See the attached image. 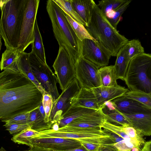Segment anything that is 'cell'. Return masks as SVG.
Instances as JSON below:
<instances>
[{
	"instance_id": "obj_1",
	"label": "cell",
	"mask_w": 151,
	"mask_h": 151,
	"mask_svg": "<svg viewBox=\"0 0 151 151\" xmlns=\"http://www.w3.org/2000/svg\"><path fill=\"white\" fill-rule=\"evenodd\" d=\"M43 93L19 69H6L0 73V119L5 122L39 107Z\"/></svg>"
},
{
	"instance_id": "obj_2",
	"label": "cell",
	"mask_w": 151,
	"mask_h": 151,
	"mask_svg": "<svg viewBox=\"0 0 151 151\" xmlns=\"http://www.w3.org/2000/svg\"><path fill=\"white\" fill-rule=\"evenodd\" d=\"M27 0H1L0 34L6 49L18 47L22 23Z\"/></svg>"
},
{
	"instance_id": "obj_33",
	"label": "cell",
	"mask_w": 151,
	"mask_h": 151,
	"mask_svg": "<svg viewBox=\"0 0 151 151\" xmlns=\"http://www.w3.org/2000/svg\"><path fill=\"white\" fill-rule=\"evenodd\" d=\"M126 94L128 97L137 101L151 109V93L128 91Z\"/></svg>"
},
{
	"instance_id": "obj_12",
	"label": "cell",
	"mask_w": 151,
	"mask_h": 151,
	"mask_svg": "<svg viewBox=\"0 0 151 151\" xmlns=\"http://www.w3.org/2000/svg\"><path fill=\"white\" fill-rule=\"evenodd\" d=\"M80 89L78 83L75 78L53 103L50 117V121L52 125L57 123L62 116L71 107L73 99Z\"/></svg>"
},
{
	"instance_id": "obj_18",
	"label": "cell",
	"mask_w": 151,
	"mask_h": 151,
	"mask_svg": "<svg viewBox=\"0 0 151 151\" xmlns=\"http://www.w3.org/2000/svg\"><path fill=\"white\" fill-rule=\"evenodd\" d=\"M116 57L114 65L116 73L118 79L124 81L131 60L128 55L127 44L120 49Z\"/></svg>"
},
{
	"instance_id": "obj_5",
	"label": "cell",
	"mask_w": 151,
	"mask_h": 151,
	"mask_svg": "<svg viewBox=\"0 0 151 151\" xmlns=\"http://www.w3.org/2000/svg\"><path fill=\"white\" fill-rule=\"evenodd\" d=\"M130 91L151 93V54L144 53L130 61L126 78Z\"/></svg>"
},
{
	"instance_id": "obj_43",
	"label": "cell",
	"mask_w": 151,
	"mask_h": 151,
	"mask_svg": "<svg viewBox=\"0 0 151 151\" xmlns=\"http://www.w3.org/2000/svg\"><path fill=\"white\" fill-rule=\"evenodd\" d=\"M19 151H55L39 147L36 145H33L30 149L27 150Z\"/></svg>"
},
{
	"instance_id": "obj_20",
	"label": "cell",
	"mask_w": 151,
	"mask_h": 151,
	"mask_svg": "<svg viewBox=\"0 0 151 151\" xmlns=\"http://www.w3.org/2000/svg\"><path fill=\"white\" fill-rule=\"evenodd\" d=\"M94 1L93 0H71L74 10L86 23L87 26L91 17Z\"/></svg>"
},
{
	"instance_id": "obj_36",
	"label": "cell",
	"mask_w": 151,
	"mask_h": 151,
	"mask_svg": "<svg viewBox=\"0 0 151 151\" xmlns=\"http://www.w3.org/2000/svg\"><path fill=\"white\" fill-rule=\"evenodd\" d=\"M42 103L45 114L46 122L52 124L50 121V117L53 103L52 96L45 93L43 95Z\"/></svg>"
},
{
	"instance_id": "obj_13",
	"label": "cell",
	"mask_w": 151,
	"mask_h": 151,
	"mask_svg": "<svg viewBox=\"0 0 151 151\" xmlns=\"http://www.w3.org/2000/svg\"><path fill=\"white\" fill-rule=\"evenodd\" d=\"M33 145L55 151H66L77 148L82 145L76 139L45 136L41 134L32 138Z\"/></svg>"
},
{
	"instance_id": "obj_22",
	"label": "cell",
	"mask_w": 151,
	"mask_h": 151,
	"mask_svg": "<svg viewBox=\"0 0 151 151\" xmlns=\"http://www.w3.org/2000/svg\"><path fill=\"white\" fill-rule=\"evenodd\" d=\"M17 65L19 69L27 76L35 84L43 94L45 93L32 73L29 60V53L24 52L21 53L17 60Z\"/></svg>"
},
{
	"instance_id": "obj_21",
	"label": "cell",
	"mask_w": 151,
	"mask_h": 151,
	"mask_svg": "<svg viewBox=\"0 0 151 151\" xmlns=\"http://www.w3.org/2000/svg\"><path fill=\"white\" fill-rule=\"evenodd\" d=\"M21 53L18 49H6L2 55L0 63L1 70L8 69H18L17 60Z\"/></svg>"
},
{
	"instance_id": "obj_44",
	"label": "cell",
	"mask_w": 151,
	"mask_h": 151,
	"mask_svg": "<svg viewBox=\"0 0 151 151\" xmlns=\"http://www.w3.org/2000/svg\"><path fill=\"white\" fill-rule=\"evenodd\" d=\"M141 151H151V140L146 142Z\"/></svg>"
},
{
	"instance_id": "obj_25",
	"label": "cell",
	"mask_w": 151,
	"mask_h": 151,
	"mask_svg": "<svg viewBox=\"0 0 151 151\" xmlns=\"http://www.w3.org/2000/svg\"><path fill=\"white\" fill-rule=\"evenodd\" d=\"M64 13L71 28L76 37L80 41H82L85 39H89L96 42L97 41L91 36L84 25L75 20L68 15Z\"/></svg>"
},
{
	"instance_id": "obj_8",
	"label": "cell",
	"mask_w": 151,
	"mask_h": 151,
	"mask_svg": "<svg viewBox=\"0 0 151 151\" xmlns=\"http://www.w3.org/2000/svg\"><path fill=\"white\" fill-rule=\"evenodd\" d=\"M76 78L81 88L93 89L102 86L99 68L81 55L74 64Z\"/></svg>"
},
{
	"instance_id": "obj_40",
	"label": "cell",
	"mask_w": 151,
	"mask_h": 151,
	"mask_svg": "<svg viewBox=\"0 0 151 151\" xmlns=\"http://www.w3.org/2000/svg\"><path fill=\"white\" fill-rule=\"evenodd\" d=\"M81 144L85 147L88 151H99L101 144L81 142Z\"/></svg>"
},
{
	"instance_id": "obj_9",
	"label": "cell",
	"mask_w": 151,
	"mask_h": 151,
	"mask_svg": "<svg viewBox=\"0 0 151 151\" xmlns=\"http://www.w3.org/2000/svg\"><path fill=\"white\" fill-rule=\"evenodd\" d=\"M39 0H27L22 23L18 47L21 52L34 41V28Z\"/></svg>"
},
{
	"instance_id": "obj_10",
	"label": "cell",
	"mask_w": 151,
	"mask_h": 151,
	"mask_svg": "<svg viewBox=\"0 0 151 151\" xmlns=\"http://www.w3.org/2000/svg\"><path fill=\"white\" fill-rule=\"evenodd\" d=\"M52 67L60 88L63 91L76 78L74 64L63 47L59 46L58 55Z\"/></svg>"
},
{
	"instance_id": "obj_41",
	"label": "cell",
	"mask_w": 151,
	"mask_h": 151,
	"mask_svg": "<svg viewBox=\"0 0 151 151\" xmlns=\"http://www.w3.org/2000/svg\"><path fill=\"white\" fill-rule=\"evenodd\" d=\"M104 131L110 136V138L114 143H117L124 139L116 134L107 130L103 129Z\"/></svg>"
},
{
	"instance_id": "obj_42",
	"label": "cell",
	"mask_w": 151,
	"mask_h": 151,
	"mask_svg": "<svg viewBox=\"0 0 151 151\" xmlns=\"http://www.w3.org/2000/svg\"><path fill=\"white\" fill-rule=\"evenodd\" d=\"M114 144V143L101 144L99 151H119Z\"/></svg>"
},
{
	"instance_id": "obj_37",
	"label": "cell",
	"mask_w": 151,
	"mask_h": 151,
	"mask_svg": "<svg viewBox=\"0 0 151 151\" xmlns=\"http://www.w3.org/2000/svg\"><path fill=\"white\" fill-rule=\"evenodd\" d=\"M6 130L8 131L13 136L21 132L26 129L31 128L28 123L24 124H4V125Z\"/></svg>"
},
{
	"instance_id": "obj_27",
	"label": "cell",
	"mask_w": 151,
	"mask_h": 151,
	"mask_svg": "<svg viewBox=\"0 0 151 151\" xmlns=\"http://www.w3.org/2000/svg\"><path fill=\"white\" fill-rule=\"evenodd\" d=\"M41 133L29 128L24 129L18 134L14 135L12 140L14 142L27 145L30 147L33 146L32 139Z\"/></svg>"
},
{
	"instance_id": "obj_4",
	"label": "cell",
	"mask_w": 151,
	"mask_h": 151,
	"mask_svg": "<svg viewBox=\"0 0 151 151\" xmlns=\"http://www.w3.org/2000/svg\"><path fill=\"white\" fill-rule=\"evenodd\" d=\"M46 9L59 46L65 48L74 64L78 56L79 39L71 28L63 12L53 0L47 1Z\"/></svg>"
},
{
	"instance_id": "obj_28",
	"label": "cell",
	"mask_w": 151,
	"mask_h": 151,
	"mask_svg": "<svg viewBox=\"0 0 151 151\" xmlns=\"http://www.w3.org/2000/svg\"><path fill=\"white\" fill-rule=\"evenodd\" d=\"M101 108L104 113L106 116L108 121L119 124L123 127L132 126L131 123L125 115L116 109L109 110Z\"/></svg>"
},
{
	"instance_id": "obj_11",
	"label": "cell",
	"mask_w": 151,
	"mask_h": 151,
	"mask_svg": "<svg viewBox=\"0 0 151 151\" xmlns=\"http://www.w3.org/2000/svg\"><path fill=\"white\" fill-rule=\"evenodd\" d=\"M78 55L99 68L108 65L111 56L109 52L98 41L85 39L78 45Z\"/></svg>"
},
{
	"instance_id": "obj_46",
	"label": "cell",
	"mask_w": 151,
	"mask_h": 151,
	"mask_svg": "<svg viewBox=\"0 0 151 151\" xmlns=\"http://www.w3.org/2000/svg\"><path fill=\"white\" fill-rule=\"evenodd\" d=\"M142 149L137 146H135L131 150V151H141Z\"/></svg>"
},
{
	"instance_id": "obj_34",
	"label": "cell",
	"mask_w": 151,
	"mask_h": 151,
	"mask_svg": "<svg viewBox=\"0 0 151 151\" xmlns=\"http://www.w3.org/2000/svg\"><path fill=\"white\" fill-rule=\"evenodd\" d=\"M102 128L107 129L119 135L124 139L130 141L133 143L131 139L124 131L123 126H118L107 121H106L102 125Z\"/></svg>"
},
{
	"instance_id": "obj_29",
	"label": "cell",
	"mask_w": 151,
	"mask_h": 151,
	"mask_svg": "<svg viewBox=\"0 0 151 151\" xmlns=\"http://www.w3.org/2000/svg\"><path fill=\"white\" fill-rule=\"evenodd\" d=\"M63 12L73 19L87 26L86 23L80 17L74 10L72 5L71 0H53Z\"/></svg>"
},
{
	"instance_id": "obj_24",
	"label": "cell",
	"mask_w": 151,
	"mask_h": 151,
	"mask_svg": "<svg viewBox=\"0 0 151 151\" xmlns=\"http://www.w3.org/2000/svg\"><path fill=\"white\" fill-rule=\"evenodd\" d=\"M99 72L102 86L114 87L117 86L118 79L114 65L106 66L100 68Z\"/></svg>"
},
{
	"instance_id": "obj_26",
	"label": "cell",
	"mask_w": 151,
	"mask_h": 151,
	"mask_svg": "<svg viewBox=\"0 0 151 151\" xmlns=\"http://www.w3.org/2000/svg\"><path fill=\"white\" fill-rule=\"evenodd\" d=\"M34 41L32 44V50L39 59L46 62L42 38L38 28L37 19L34 25Z\"/></svg>"
},
{
	"instance_id": "obj_16",
	"label": "cell",
	"mask_w": 151,
	"mask_h": 151,
	"mask_svg": "<svg viewBox=\"0 0 151 151\" xmlns=\"http://www.w3.org/2000/svg\"><path fill=\"white\" fill-rule=\"evenodd\" d=\"M98 110L101 109L93 89L81 88L73 100L72 106Z\"/></svg>"
},
{
	"instance_id": "obj_14",
	"label": "cell",
	"mask_w": 151,
	"mask_h": 151,
	"mask_svg": "<svg viewBox=\"0 0 151 151\" xmlns=\"http://www.w3.org/2000/svg\"><path fill=\"white\" fill-rule=\"evenodd\" d=\"M113 100L115 109L125 115H133L151 112V109L126 94Z\"/></svg>"
},
{
	"instance_id": "obj_45",
	"label": "cell",
	"mask_w": 151,
	"mask_h": 151,
	"mask_svg": "<svg viewBox=\"0 0 151 151\" xmlns=\"http://www.w3.org/2000/svg\"><path fill=\"white\" fill-rule=\"evenodd\" d=\"M66 151H88L86 148L83 145H81L80 146L75 149L69 150Z\"/></svg>"
},
{
	"instance_id": "obj_48",
	"label": "cell",
	"mask_w": 151,
	"mask_h": 151,
	"mask_svg": "<svg viewBox=\"0 0 151 151\" xmlns=\"http://www.w3.org/2000/svg\"><path fill=\"white\" fill-rule=\"evenodd\" d=\"M131 151V150H125V151Z\"/></svg>"
},
{
	"instance_id": "obj_47",
	"label": "cell",
	"mask_w": 151,
	"mask_h": 151,
	"mask_svg": "<svg viewBox=\"0 0 151 151\" xmlns=\"http://www.w3.org/2000/svg\"><path fill=\"white\" fill-rule=\"evenodd\" d=\"M0 151H7L3 147H1L0 149Z\"/></svg>"
},
{
	"instance_id": "obj_19",
	"label": "cell",
	"mask_w": 151,
	"mask_h": 151,
	"mask_svg": "<svg viewBox=\"0 0 151 151\" xmlns=\"http://www.w3.org/2000/svg\"><path fill=\"white\" fill-rule=\"evenodd\" d=\"M97 111L83 107L72 106L57 123L59 128L62 127L67 125L75 119Z\"/></svg>"
},
{
	"instance_id": "obj_31",
	"label": "cell",
	"mask_w": 151,
	"mask_h": 151,
	"mask_svg": "<svg viewBox=\"0 0 151 151\" xmlns=\"http://www.w3.org/2000/svg\"><path fill=\"white\" fill-rule=\"evenodd\" d=\"M127 0H102L99 1L97 5L104 15L109 12L115 11Z\"/></svg>"
},
{
	"instance_id": "obj_7",
	"label": "cell",
	"mask_w": 151,
	"mask_h": 151,
	"mask_svg": "<svg viewBox=\"0 0 151 151\" xmlns=\"http://www.w3.org/2000/svg\"><path fill=\"white\" fill-rule=\"evenodd\" d=\"M29 59L34 76L45 93L52 96L54 103L60 96L57 87L56 76L47 63L39 59L32 50L29 53Z\"/></svg>"
},
{
	"instance_id": "obj_15",
	"label": "cell",
	"mask_w": 151,
	"mask_h": 151,
	"mask_svg": "<svg viewBox=\"0 0 151 151\" xmlns=\"http://www.w3.org/2000/svg\"><path fill=\"white\" fill-rule=\"evenodd\" d=\"M96 96L99 106L101 108L106 102L125 95L128 89L119 85L114 87L102 86L93 89Z\"/></svg>"
},
{
	"instance_id": "obj_3",
	"label": "cell",
	"mask_w": 151,
	"mask_h": 151,
	"mask_svg": "<svg viewBox=\"0 0 151 151\" xmlns=\"http://www.w3.org/2000/svg\"><path fill=\"white\" fill-rule=\"evenodd\" d=\"M85 27L91 36L109 52L111 56H116L128 41L111 24L94 1L90 20Z\"/></svg>"
},
{
	"instance_id": "obj_38",
	"label": "cell",
	"mask_w": 151,
	"mask_h": 151,
	"mask_svg": "<svg viewBox=\"0 0 151 151\" xmlns=\"http://www.w3.org/2000/svg\"><path fill=\"white\" fill-rule=\"evenodd\" d=\"M30 112H27L17 115L6 121L4 122L5 124H28L29 114Z\"/></svg>"
},
{
	"instance_id": "obj_32",
	"label": "cell",
	"mask_w": 151,
	"mask_h": 151,
	"mask_svg": "<svg viewBox=\"0 0 151 151\" xmlns=\"http://www.w3.org/2000/svg\"><path fill=\"white\" fill-rule=\"evenodd\" d=\"M127 44L128 56L131 60L134 58L145 53L144 49L138 39L128 40Z\"/></svg>"
},
{
	"instance_id": "obj_39",
	"label": "cell",
	"mask_w": 151,
	"mask_h": 151,
	"mask_svg": "<svg viewBox=\"0 0 151 151\" xmlns=\"http://www.w3.org/2000/svg\"><path fill=\"white\" fill-rule=\"evenodd\" d=\"M114 145L119 151L131 150L134 147L137 146L130 141L124 139L117 143H114Z\"/></svg>"
},
{
	"instance_id": "obj_30",
	"label": "cell",
	"mask_w": 151,
	"mask_h": 151,
	"mask_svg": "<svg viewBox=\"0 0 151 151\" xmlns=\"http://www.w3.org/2000/svg\"><path fill=\"white\" fill-rule=\"evenodd\" d=\"M123 129L134 144L141 149L143 147L146 142L143 137L144 135L139 131L132 126H123Z\"/></svg>"
},
{
	"instance_id": "obj_23",
	"label": "cell",
	"mask_w": 151,
	"mask_h": 151,
	"mask_svg": "<svg viewBox=\"0 0 151 151\" xmlns=\"http://www.w3.org/2000/svg\"><path fill=\"white\" fill-rule=\"evenodd\" d=\"M39 107L30 113L28 124L31 129L38 132L51 129L52 124L46 122Z\"/></svg>"
},
{
	"instance_id": "obj_6",
	"label": "cell",
	"mask_w": 151,
	"mask_h": 151,
	"mask_svg": "<svg viewBox=\"0 0 151 151\" xmlns=\"http://www.w3.org/2000/svg\"><path fill=\"white\" fill-rule=\"evenodd\" d=\"M40 132L44 136L72 138L81 142L100 144L113 143L110 136L101 127L81 128L66 126L57 130L51 129Z\"/></svg>"
},
{
	"instance_id": "obj_17",
	"label": "cell",
	"mask_w": 151,
	"mask_h": 151,
	"mask_svg": "<svg viewBox=\"0 0 151 151\" xmlns=\"http://www.w3.org/2000/svg\"><path fill=\"white\" fill-rule=\"evenodd\" d=\"M124 115L132 126L139 131L143 135H151V112L133 115Z\"/></svg>"
},
{
	"instance_id": "obj_35",
	"label": "cell",
	"mask_w": 151,
	"mask_h": 151,
	"mask_svg": "<svg viewBox=\"0 0 151 151\" xmlns=\"http://www.w3.org/2000/svg\"><path fill=\"white\" fill-rule=\"evenodd\" d=\"M131 0H127V1L115 11L114 16L111 19H107L111 24L116 29L117 26L120 21L121 17L123 13L126 10Z\"/></svg>"
}]
</instances>
